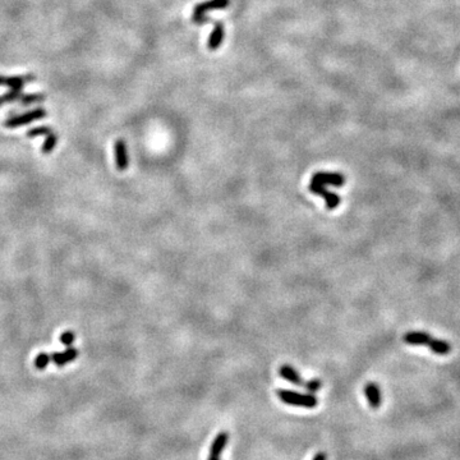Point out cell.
<instances>
[{"instance_id": "cell-1", "label": "cell", "mask_w": 460, "mask_h": 460, "mask_svg": "<svg viewBox=\"0 0 460 460\" xmlns=\"http://www.w3.org/2000/svg\"><path fill=\"white\" fill-rule=\"evenodd\" d=\"M278 396L284 404L293 406H303V408H316L318 405V400L313 394H302L296 391L286 390V388H279Z\"/></svg>"}, {"instance_id": "cell-2", "label": "cell", "mask_w": 460, "mask_h": 460, "mask_svg": "<svg viewBox=\"0 0 460 460\" xmlns=\"http://www.w3.org/2000/svg\"><path fill=\"white\" fill-rule=\"evenodd\" d=\"M46 117V110L45 109H38L35 110H31V111H27L26 114L22 115H15V117L9 118L8 120H5L4 125L7 128H17V127H22V125L26 124H30L31 122H35V120L38 119H42V118Z\"/></svg>"}, {"instance_id": "cell-3", "label": "cell", "mask_w": 460, "mask_h": 460, "mask_svg": "<svg viewBox=\"0 0 460 460\" xmlns=\"http://www.w3.org/2000/svg\"><path fill=\"white\" fill-rule=\"evenodd\" d=\"M230 0H209V2L199 3L198 5H196L193 9V22L201 23L203 22L204 14H207L211 10H217V9H224V8L229 7Z\"/></svg>"}, {"instance_id": "cell-4", "label": "cell", "mask_w": 460, "mask_h": 460, "mask_svg": "<svg viewBox=\"0 0 460 460\" xmlns=\"http://www.w3.org/2000/svg\"><path fill=\"white\" fill-rule=\"evenodd\" d=\"M309 191H311L312 193L316 194V196L322 197V198L325 199V202H326V207L329 210L336 209L340 204V202H341V198H340L339 194L334 193V192H330L326 187L321 186V184L311 181V184H309Z\"/></svg>"}, {"instance_id": "cell-5", "label": "cell", "mask_w": 460, "mask_h": 460, "mask_svg": "<svg viewBox=\"0 0 460 460\" xmlns=\"http://www.w3.org/2000/svg\"><path fill=\"white\" fill-rule=\"evenodd\" d=\"M311 181L321 186L342 187L345 184V176L341 173H335V171H318L313 174Z\"/></svg>"}, {"instance_id": "cell-6", "label": "cell", "mask_w": 460, "mask_h": 460, "mask_svg": "<svg viewBox=\"0 0 460 460\" xmlns=\"http://www.w3.org/2000/svg\"><path fill=\"white\" fill-rule=\"evenodd\" d=\"M115 151V164H117V169L120 171H124L125 169L129 165V157H128V150L127 145L123 140H118L115 142L114 146Z\"/></svg>"}, {"instance_id": "cell-7", "label": "cell", "mask_w": 460, "mask_h": 460, "mask_svg": "<svg viewBox=\"0 0 460 460\" xmlns=\"http://www.w3.org/2000/svg\"><path fill=\"white\" fill-rule=\"evenodd\" d=\"M50 357H51V362H54V364L58 365V367H64L66 363L76 360V358L78 357V350L73 347H68L66 348L65 352H63V353L55 352V353H53Z\"/></svg>"}, {"instance_id": "cell-8", "label": "cell", "mask_w": 460, "mask_h": 460, "mask_svg": "<svg viewBox=\"0 0 460 460\" xmlns=\"http://www.w3.org/2000/svg\"><path fill=\"white\" fill-rule=\"evenodd\" d=\"M364 395L365 398H367L368 404H370L373 409L380 408L381 403H382L380 386L376 385L375 382H368L367 385L364 386Z\"/></svg>"}, {"instance_id": "cell-9", "label": "cell", "mask_w": 460, "mask_h": 460, "mask_svg": "<svg viewBox=\"0 0 460 460\" xmlns=\"http://www.w3.org/2000/svg\"><path fill=\"white\" fill-rule=\"evenodd\" d=\"M279 375H280L281 378H284L285 381H289L290 383L296 386H302L304 385L303 382V378L302 376L299 375L298 371L290 364H283L280 368H279Z\"/></svg>"}, {"instance_id": "cell-10", "label": "cell", "mask_w": 460, "mask_h": 460, "mask_svg": "<svg viewBox=\"0 0 460 460\" xmlns=\"http://www.w3.org/2000/svg\"><path fill=\"white\" fill-rule=\"evenodd\" d=\"M227 442H229V433L225 431L219 432V433L215 436V439L212 440L211 446H210V455H214V456H220V454L222 452V450L226 447Z\"/></svg>"}, {"instance_id": "cell-11", "label": "cell", "mask_w": 460, "mask_h": 460, "mask_svg": "<svg viewBox=\"0 0 460 460\" xmlns=\"http://www.w3.org/2000/svg\"><path fill=\"white\" fill-rule=\"evenodd\" d=\"M404 341L406 344L410 345H427L429 342V340L432 339V336L427 332H421V331H413L408 332V334L404 335Z\"/></svg>"}, {"instance_id": "cell-12", "label": "cell", "mask_w": 460, "mask_h": 460, "mask_svg": "<svg viewBox=\"0 0 460 460\" xmlns=\"http://www.w3.org/2000/svg\"><path fill=\"white\" fill-rule=\"evenodd\" d=\"M222 40H224V27H222L221 23H216L214 27V31L210 35L207 46H209L210 50H216L222 43Z\"/></svg>"}, {"instance_id": "cell-13", "label": "cell", "mask_w": 460, "mask_h": 460, "mask_svg": "<svg viewBox=\"0 0 460 460\" xmlns=\"http://www.w3.org/2000/svg\"><path fill=\"white\" fill-rule=\"evenodd\" d=\"M427 347L429 348V350H432V352L436 353V354H440V355L449 354V353L451 352V345H450L449 342L445 341V340L433 339V337L429 340V342L427 344Z\"/></svg>"}, {"instance_id": "cell-14", "label": "cell", "mask_w": 460, "mask_h": 460, "mask_svg": "<svg viewBox=\"0 0 460 460\" xmlns=\"http://www.w3.org/2000/svg\"><path fill=\"white\" fill-rule=\"evenodd\" d=\"M56 143H58V135H56L54 132H51L50 134L46 135L45 142H43L42 147H41V151H42V153H45V155L50 153L51 151H53L54 148H55Z\"/></svg>"}, {"instance_id": "cell-15", "label": "cell", "mask_w": 460, "mask_h": 460, "mask_svg": "<svg viewBox=\"0 0 460 460\" xmlns=\"http://www.w3.org/2000/svg\"><path fill=\"white\" fill-rule=\"evenodd\" d=\"M20 104L27 106V105L31 104H37V102H41L45 100V95L42 94H33V95H22L20 96Z\"/></svg>"}, {"instance_id": "cell-16", "label": "cell", "mask_w": 460, "mask_h": 460, "mask_svg": "<svg viewBox=\"0 0 460 460\" xmlns=\"http://www.w3.org/2000/svg\"><path fill=\"white\" fill-rule=\"evenodd\" d=\"M20 96H22V91H19V89H10L9 92L0 96V106L4 104H9V102L15 101V100L20 99Z\"/></svg>"}, {"instance_id": "cell-17", "label": "cell", "mask_w": 460, "mask_h": 460, "mask_svg": "<svg viewBox=\"0 0 460 460\" xmlns=\"http://www.w3.org/2000/svg\"><path fill=\"white\" fill-rule=\"evenodd\" d=\"M50 362H51L50 354H48V353H40V354H37V357L35 358V367L37 368V370L42 371L48 367Z\"/></svg>"}, {"instance_id": "cell-18", "label": "cell", "mask_w": 460, "mask_h": 460, "mask_svg": "<svg viewBox=\"0 0 460 460\" xmlns=\"http://www.w3.org/2000/svg\"><path fill=\"white\" fill-rule=\"evenodd\" d=\"M53 130L49 127H36L33 129H30L27 132V137H37V135H49Z\"/></svg>"}, {"instance_id": "cell-19", "label": "cell", "mask_w": 460, "mask_h": 460, "mask_svg": "<svg viewBox=\"0 0 460 460\" xmlns=\"http://www.w3.org/2000/svg\"><path fill=\"white\" fill-rule=\"evenodd\" d=\"M304 387H306L307 391H309L311 394L317 393L318 390H321L322 382H321V380H318V378H312V380H309L308 382L304 383Z\"/></svg>"}, {"instance_id": "cell-20", "label": "cell", "mask_w": 460, "mask_h": 460, "mask_svg": "<svg viewBox=\"0 0 460 460\" xmlns=\"http://www.w3.org/2000/svg\"><path fill=\"white\" fill-rule=\"evenodd\" d=\"M59 340H60L61 344H64L65 347H72V344H73L74 340H76V335H74L73 331H65L60 335Z\"/></svg>"}, {"instance_id": "cell-21", "label": "cell", "mask_w": 460, "mask_h": 460, "mask_svg": "<svg viewBox=\"0 0 460 460\" xmlns=\"http://www.w3.org/2000/svg\"><path fill=\"white\" fill-rule=\"evenodd\" d=\"M313 460H326V454L325 452H317L313 456Z\"/></svg>"}, {"instance_id": "cell-22", "label": "cell", "mask_w": 460, "mask_h": 460, "mask_svg": "<svg viewBox=\"0 0 460 460\" xmlns=\"http://www.w3.org/2000/svg\"><path fill=\"white\" fill-rule=\"evenodd\" d=\"M207 460H220V456H214V455H209Z\"/></svg>"}, {"instance_id": "cell-23", "label": "cell", "mask_w": 460, "mask_h": 460, "mask_svg": "<svg viewBox=\"0 0 460 460\" xmlns=\"http://www.w3.org/2000/svg\"><path fill=\"white\" fill-rule=\"evenodd\" d=\"M4 81H5V77L0 76V86H4Z\"/></svg>"}]
</instances>
